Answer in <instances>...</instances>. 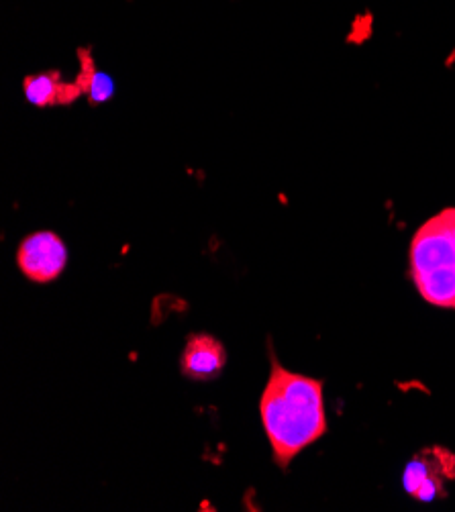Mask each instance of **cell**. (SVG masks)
<instances>
[{"mask_svg":"<svg viewBox=\"0 0 455 512\" xmlns=\"http://www.w3.org/2000/svg\"><path fill=\"white\" fill-rule=\"evenodd\" d=\"M17 264L33 282H54L62 276L68 264L66 243L54 231H37L25 237L19 245Z\"/></svg>","mask_w":455,"mask_h":512,"instance_id":"cell-4","label":"cell"},{"mask_svg":"<svg viewBox=\"0 0 455 512\" xmlns=\"http://www.w3.org/2000/svg\"><path fill=\"white\" fill-rule=\"evenodd\" d=\"M25 96L35 107H52V105H68V102L76 100L80 94H84L80 82H62L60 74L47 72L25 78L23 84Z\"/></svg>","mask_w":455,"mask_h":512,"instance_id":"cell-6","label":"cell"},{"mask_svg":"<svg viewBox=\"0 0 455 512\" xmlns=\"http://www.w3.org/2000/svg\"><path fill=\"white\" fill-rule=\"evenodd\" d=\"M451 480H455V455L443 447L419 451L402 474L404 490L421 502L443 498Z\"/></svg>","mask_w":455,"mask_h":512,"instance_id":"cell-3","label":"cell"},{"mask_svg":"<svg viewBox=\"0 0 455 512\" xmlns=\"http://www.w3.org/2000/svg\"><path fill=\"white\" fill-rule=\"evenodd\" d=\"M76 80L80 82L84 94L90 98L92 105H100V102H107L115 94L113 80L107 74L94 70V66L90 62H84L82 74Z\"/></svg>","mask_w":455,"mask_h":512,"instance_id":"cell-7","label":"cell"},{"mask_svg":"<svg viewBox=\"0 0 455 512\" xmlns=\"http://www.w3.org/2000/svg\"><path fill=\"white\" fill-rule=\"evenodd\" d=\"M449 217H451V225H453V231H455V209H447Z\"/></svg>","mask_w":455,"mask_h":512,"instance_id":"cell-8","label":"cell"},{"mask_svg":"<svg viewBox=\"0 0 455 512\" xmlns=\"http://www.w3.org/2000/svg\"><path fill=\"white\" fill-rule=\"evenodd\" d=\"M260 415L274 462L286 470L292 459L327 433L323 382L284 370L272 355V372Z\"/></svg>","mask_w":455,"mask_h":512,"instance_id":"cell-1","label":"cell"},{"mask_svg":"<svg viewBox=\"0 0 455 512\" xmlns=\"http://www.w3.org/2000/svg\"><path fill=\"white\" fill-rule=\"evenodd\" d=\"M227 362V353L221 341L211 335H190L180 357L182 374L190 380H213L217 378Z\"/></svg>","mask_w":455,"mask_h":512,"instance_id":"cell-5","label":"cell"},{"mask_svg":"<svg viewBox=\"0 0 455 512\" xmlns=\"http://www.w3.org/2000/svg\"><path fill=\"white\" fill-rule=\"evenodd\" d=\"M417 292L439 309H455V231L445 211L419 227L409 251Z\"/></svg>","mask_w":455,"mask_h":512,"instance_id":"cell-2","label":"cell"}]
</instances>
